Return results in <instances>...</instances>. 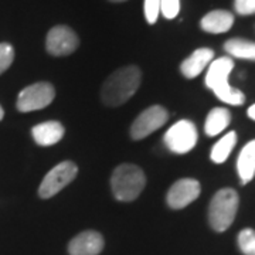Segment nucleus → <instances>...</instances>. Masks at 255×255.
Here are the masks:
<instances>
[{
  "instance_id": "nucleus-3",
  "label": "nucleus",
  "mask_w": 255,
  "mask_h": 255,
  "mask_svg": "<svg viewBox=\"0 0 255 255\" xmlns=\"http://www.w3.org/2000/svg\"><path fill=\"white\" fill-rule=\"evenodd\" d=\"M145 184V173L135 164H121L111 177L112 193L119 201H133L142 193Z\"/></svg>"
},
{
  "instance_id": "nucleus-23",
  "label": "nucleus",
  "mask_w": 255,
  "mask_h": 255,
  "mask_svg": "<svg viewBox=\"0 0 255 255\" xmlns=\"http://www.w3.org/2000/svg\"><path fill=\"white\" fill-rule=\"evenodd\" d=\"M234 7L238 14L248 16L255 13V0H236Z\"/></svg>"
},
{
  "instance_id": "nucleus-25",
  "label": "nucleus",
  "mask_w": 255,
  "mask_h": 255,
  "mask_svg": "<svg viewBox=\"0 0 255 255\" xmlns=\"http://www.w3.org/2000/svg\"><path fill=\"white\" fill-rule=\"evenodd\" d=\"M3 117H4V111H3V108L0 107V121L3 119Z\"/></svg>"
},
{
  "instance_id": "nucleus-5",
  "label": "nucleus",
  "mask_w": 255,
  "mask_h": 255,
  "mask_svg": "<svg viewBox=\"0 0 255 255\" xmlns=\"http://www.w3.org/2000/svg\"><path fill=\"white\" fill-rule=\"evenodd\" d=\"M77 173H78L77 166L70 160H65V162L57 164L44 176L43 182L40 184V187H38L40 197L50 199V197L55 196L58 191H61L65 186H68L73 182Z\"/></svg>"
},
{
  "instance_id": "nucleus-24",
  "label": "nucleus",
  "mask_w": 255,
  "mask_h": 255,
  "mask_svg": "<svg viewBox=\"0 0 255 255\" xmlns=\"http://www.w3.org/2000/svg\"><path fill=\"white\" fill-rule=\"evenodd\" d=\"M247 114H248V117L253 119V121H255V104L254 105H251V107L248 108Z\"/></svg>"
},
{
  "instance_id": "nucleus-7",
  "label": "nucleus",
  "mask_w": 255,
  "mask_h": 255,
  "mask_svg": "<svg viewBox=\"0 0 255 255\" xmlns=\"http://www.w3.org/2000/svg\"><path fill=\"white\" fill-rule=\"evenodd\" d=\"M55 97L54 87L48 82H37L30 87H26L18 94L17 110L20 112L43 110L48 107Z\"/></svg>"
},
{
  "instance_id": "nucleus-2",
  "label": "nucleus",
  "mask_w": 255,
  "mask_h": 255,
  "mask_svg": "<svg viewBox=\"0 0 255 255\" xmlns=\"http://www.w3.org/2000/svg\"><path fill=\"white\" fill-rule=\"evenodd\" d=\"M234 68V61L230 57H220L211 61L206 74V85L216 94V97L230 105H243L246 95L228 84V77Z\"/></svg>"
},
{
  "instance_id": "nucleus-11",
  "label": "nucleus",
  "mask_w": 255,
  "mask_h": 255,
  "mask_svg": "<svg viewBox=\"0 0 255 255\" xmlns=\"http://www.w3.org/2000/svg\"><path fill=\"white\" fill-rule=\"evenodd\" d=\"M104 250V238L97 231H84L68 244L70 255H98Z\"/></svg>"
},
{
  "instance_id": "nucleus-9",
  "label": "nucleus",
  "mask_w": 255,
  "mask_h": 255,
  "mask_svg": "<svg viewBox=\"0 0 255 255\" xmlns=\"http://www.w3.org/2000/svg\"><path fill=\"white\" fill-rule=\"evenodd\" d=\"M78 44H80V40L77 34L67 26H55L47 34V51L55 57L71 54L77 50Z\"/></svg>"
},
{
  "instance_id": "nucleus-16",
  "label": "nucleus",
  "mask_w": 255,
  "mask_h": 255,
  "mask_svg": "<svg viewBox=\"0 0 255 255\" xmlns=\"http://www.w3.org/2000/svg\"><path fill=\"white\" fill-rule=\"evenodd\" d=\"M231 122V114L226 108H214L209 112L206 124H204V130L209 136H216L220 135Z\"/></svg>"
},
{
  "instance_id": "nucleus-22",
  "label": "nucleus",
  "mask_w": 255,
  "mask_h": 255,
  "mask_svg": "<svg viewBox=\"0 0 255 255\" xmlns=\"http://www.w3.org/2000/svg\"><path fill=\"white\" fill-rule=\"evenodd\" d=\"M160 10L166 18H174L180 11V0H160Z\"/></svg>"
},
{
  "instance_id": "nucleus-17",
  "label": "nucleus",
  "mask_w": 255,
  "mask_h": 255,
  "mask_svg": "<svg viewBox=\"0 0 255 255\" xmlns=\"http://www.w3.org/2000/svg\"><path fill=\"white\" fill-rule=\"evenodd\" d=\"M224 50L228 54L236 57V58H243V60H251L255 61V43L244 38H231L226 41Z\"/></svg>"
},
{
  "instance_id": "nucleus-6",
  "label": "nucleus",
  "mask_w": 255,
  "mask_h": 255,
  "mask_svg": "<svg viewBox=\"0 0 255 255\" xmlns=\"http://www.w3.org/2000/svg\"><path fill=\"white\" fill-rule=\"evenodd\" d=\"M164 143L169 147V150H172L174 153H187L197 143V129L194 127V124L183 119L176 122L173 127L169 128V130L164 133Z\"/></svg>"
},
{
  "instance_id": "nucleus-12",
  "label": "nucleus",
  "mask_w": 255,
  "mask_h": 255,
  "mask_svg": "<svg viewBox=\"0 0 255 255\" xmlns=\"http://www.w3.org/2000/svg\"><path fill=\"white\" fill-rule=\"evenodd\" d=\"M214 57V51L211 48H199L193 54L186 58L180 65V71L186 78H196L197 75L203 73V70L210 65Z\"/></svg>"
},
{
  "instance_id": "nucleus-8",
  "label": "nucleus",
  "mask_w": 255,
  "mask_h": 255,
  "mask_svg": "<svg viewBox=\"0 0 255 255\" xmlns=\"http://www.w3.org/2000/svg\"><path fill=\"white\" fill-rule=\"evenodd\" d=\"M169 114L160 105H153L145 110L137 117L130 127V136L135 140L143 139L153 133L159 128H162L167 122Z\"/></svg>"
},
{
  "instance_id": "nucleus-18",
  "label": "nucleus",
  "mask_w": 255,
  "mask_h": 255,
  "mask_svg": "<svg viewBox=\"0 0 255 255\" xmlns=\"http://www.w3.org/2000/svg\"><path fill=\"white\" fill-rule=\"evenodd\" d=\"M236 143H237V133L234 130L228 132L227 135H224L216 145L213 146L211 153H210L211 160L214 163H224L228 159L230 153L233 152Z\"/></svg>"
},
{
  "instance_id": "nucleus-26",
  "label": "nucleus",
  "mask_w": 255,
  "mask_h": 255,
  "mask_svg": "<svg viewBox=\"0 0 255 255\" xmlns=\"http://www.w3.org/2000/svg\"><path fill=\"white\" fill-rule=\"evenodd\" d=\"M111 1H115V3H119V1H125V0H111Z\"/></svg>"
},
{
  "instance_id": "nucleus-21",
  "label": "nucleus",
  "mask_w": 255,
  "mask_h": 255,
  "mask_svg": "<svg viewBox=\"0 0 255 255\" xmlns=\"http://www.w3.org/2000/svg\"><path fill=\"white\" fill-rule=\"evenodd\" d=\"M160 13V0H145V17L149 24H155Z\"/></svg>"
},
{
  "instance_id": "nucleus-15",
  "label": "nucleus",
  "mask_w": 255,
  "mask_h": 255,
  "mask_svg": "<svg viewBox=\"0 0 255 255\" xmlns=\"http://www.w3.org/2000/svg\"><path fill=\"white\" fill-rule=\"evenodd\" d=\"M237 170L243 184L253 180L255 174V139L248 142L240 152L237 160Z\"/></svg>"
},
{
  "instance_id": "nucleus-20",
  "label": "nucleus",
  "mask_w": 255,
  "mask_h": 255,
  "mask_svg": "<svg viewBox=\"0 0 255 255\" xmlns=\"http://www.w3.org/2000/svg\"><path fill=\"white\" fill-rule=\"evenodd\" d=\"M14 60V48L9 43H0V75L9 68Z\"/></svg>"
},
{
  "instance_id": "nucleus-13",
  "label": "nucleus",
  "mask_w": 255,
  "mask_h": 255,
  "mask_svg": "<svg viewBox=\"0 0 255 255\" xmlns=\"http://www.w3.org/2000/svg\"><path fill=\"white\" fill-rule=\"evenodd\" d=\"M31 133L40 146H51L63 139L64 127L57 121H48L36 125L31 129Z\"/></svg>"
},
{
  "instance_id": "nucleus-10",
  "label": "nucleus",
  "mask_w": 255,
  "mask_h": 255,
  "mask_svg": "<svg viewBox=\"0 0 255 255\" xmlns=\"http://www.w3.org/2000/svg\"><path fill=\"white\" fill-rule=\"evenodd\" d=\"M200 183L194 179H180L174 183L167 191V204L174 210L187 207L191 201H194L200 196Z\"/></svg>"
},
{
  "instance_id": "nucleus-4",
  "label": "nucleus",
  "mask_w": 255,
  "mask_h": 255,
  "mask_svg": "<svg viewBox=\"0 0 255 255\" xmlns=\"http://www.w3.org/2000/svg\"><path fill=\"white\" fill-rule=\"evenodd\" d=\"M238 199L237 191L233 189H221L211 199L209 207L210 226L214 231H226L236 219L237 214Z\"/></svg>"
},
{
  "instance_id": "nucleus-14",
  "label": "nucleus",
  "mask_w": 255,
  "mask_h": 255,
  "mask_svg": "<svg viewBox=\"0 0 255 255\" xmlns=\"http://www.w3.org/2000/svg\"><path fill=\"white\" fill-rule=\"evenodd\" d=\"M234 24V16L227 10H213L201 18L200 26L204 31L220 34L226 33Z\"/></svg>"
},
{
  "instance_id": "nucleus-1",
  "label": "nucleus",
  "mask_w": 255,
  "mask_h": 255,
  "mask_svg": "<svg viewBox=\"0 0 255 255\" xmlns=\"http://www.w3.org/2000/svg\"><path fill=\"white\" fill-rule=\"evenodd\" d=\"M142 74L135 65H128L117 70L104 82L101 97L104 104L110 107H118L125 104L137 91L140 85Z\"/></svg>"
},
{
  "instance_id": "nucleus-19",
  "label": "nucleus",
  "mask_w": 255,
  "mask_h": 255,
  "mask_svg": "<svg viewBox=\"0 0 255 255\" xmlns=\"http://www.w3.org/2000/svg\"><path fill=\"white\" fill-rule=\"evenodd\" d=\"M238 247L244 255H255V230H243L238 234Z\"/></svg>"
}]
</instances>
